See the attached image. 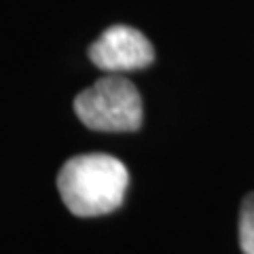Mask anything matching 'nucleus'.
<instances>
[{
  "label": "nucleus",
  "instance_id": "nucleus-1",
  "mask_svg": "<svg viewBox=\"0 0 254 254\" xmlns=\"http://www.w3.org/2000/svg\"><path fill=\"white\" fill-rule=\"evenodd\" d=\"M129 187V172L113 155L89 153L64 163L58 190L66 208L81 218L104 216L121 208Z\"/></svg>",
  "mask_w": 254,
  "mask_h": 254
},
{
  "label": "nucleus",
  "instance_id": "nucleus-2",
  "mask_svg": "<svg viewBox=\"0 0 254 254\" xmlns=\"http://www.w3.org/2000/svg\"><path fill=\"white\" fill-rule=\"evenodd\" d=\"M76 117L95 131H136L142 125V98L123 76H104L74 98Z\"/></svg>",
  "mask_w": 254,
  "mask_h": 254
},
{
  "label": "nucleus",
  "instance_id": "nucleus-3",
  "mask_svg": "<svg viewBox=\"0 0 254 254\" xmlns=\"http://www.w3.org/2000/svg\"><path fill=\"white\" fill-rule=\"evenodd\" d=\"M89 60L106 72H129L150 66L155 49L140 30L131 26H110L89 47Z\"/></svg>",
  "mask_w": 254,
  "mask_h": 254
},
{
  "label": "nucleus",
  "instance_id": "nucleus-4",
  "mask_svg": "<svg viewBox=\"0 0 254 254\" xmlns=\"http://www.w3.org/2000/svg\"><path fill=\"white\" fill-rule=\"evenodd\" d=\"M240 248L244 254H254V193L246 195L240 210Z\"/></svg>",
  "mask_w": 254,
  "mask_h": 254
}]
</instances>
